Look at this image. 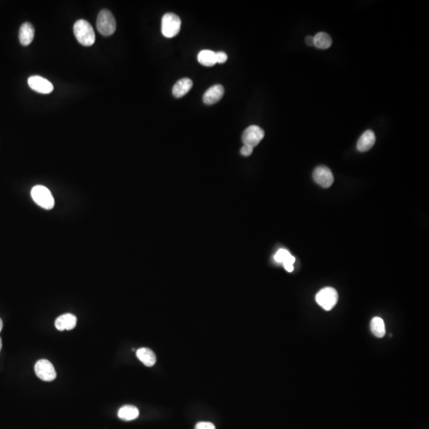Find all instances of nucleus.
Instances as JSON below:
<instances>
[{"label":"nucleus","instance_id":"9d476101","mask_svg":"<svg viewBox=\"0 0 429 429\" xmlns=\"http://www.w3.org/2000/svg\"><path fill=\"white\" fill-rule=\"evenodd\" d=\"M224 88L222 85H216L208 88L203 96V101L207 105H212L220 101L224 96Z\"/></svg>","mask_w":429,"mask_h":429},{"label":"nucleus","instance_id":"9b49d317","mask_svg":"<svg viewBox=\"0 0 429 429\" xmlns=\"http://www.w3.org/2000/svg\"><path fill=\"white\" fill-rule=\"evenodd\" d=\"M376 137L374 133L371 130H367L361 135L357 143V149L360 152L368 151L373 147L375 143Z\"/></svg>","mask_w":429,"mask_h":429},{"label":"nucleus","instance_id":"7ed1b4c3","mask_svg":"<svg viewBox=\"0 0 429 429\" xmlns=\"http://www.w3.org/2000/svg\"><path fill=\"white\" fill-rule=\"evenodd\" d=\"M31 197L37 205L44 209L50 210L55 205V201L50 189L43 185H36L31 190Z\"/></svg>","mask_w":429,"mask_h":429},{"label":"nucleus","instance_id":"5701e85b","mask_svg":"<svg viewBox=\"0 0 429 429\" xmlns=\"http://www.w3.org/2000/svg\"><path fill=\"white\" fill-rule=\"evenodd\" d=\"M253 149L254 148L251 147L249 145H244L242 147V149H241L240 153L242 155L248 157V156L251 155L253 153Z\"/></svg>","mask_w":429,"mask_h":429},{"label":"nucleus","instance_id":"1a4fd4ad","mask_svg":"<svg viewBox=\"0 0 429 429\" xmlns=\"http://www.w3.org/2000/svg\"><path fill=\"white\" fill-rule=\"evenodd\" d=\"M29 87L37 93L50 94L54 90V85L44 77L40 76H31L28 78Z\"/></svg>","mask_w":429,"mask_h":429},{"label":"nucleus","instance_id":"b1692460","mask_svg":"<svg viewBox=\"0 0 429 429\" xmlns=\"http://www.w3.org/2000/svg\"><path fill=\"white\" fill-rule=\"evenodd\" d=\"M305 42L307 43L308 46H314V37L312 36H308L305 38Z\"/></svg>","mask_w":429,"mask_h":429},{"label":"nucleus","instance_id":"a878e982","mask_svg":"<svg viewBox=\"0 0 429 429\" xmlns=\"http://www.w3.org/2000/svg\"><path fill=\"white\" fill-rule=\"evenodd\" d=\"M2 340H1V338H0V351H1V349H2Z\"/></svg>","mask_w":429,"mask_h":429},{"label":"nucleus","instance_id":"f8f14e48","mask_svg":"<svg viewBox=\"0 0 429 429\" xmlns=\"http://www.w3.org/2000/svg\"><path fill=\"white\" fill-rule=\"evenodd\" d=\"M34 27L31 23H25L20 27L19 29V42L23 46H29L33 42L34 37Z\"/></svg>","mask_w":429,"mask_h":429},{"label":"nucleus","instance_id":"f257e3e1","mask_svg":"<svg viewBox=\"0 0 429 429\" xmlns=\"http://www.w3.org/2000/svg\"><path fill=\"white\" fill-rule=\"evenodd\" d=\"M73 32L77 42L84 46H91L95 43V35L93 28L88 22L80 19L73 26Z\"/></svg>","mask_w":429,"mask_h":429},{"label":"nucleus","instance_id":"6ab92c4d","mask_svg":"<svg viewBox=\"0 0 429 429\" xmlns=\"http://www.w3.org/2000/svg\"><path fill=\"white\" fill-rule=\"evenodd\" d=\"M371 332L377 338H382L386 335V325L383 319L376 316L371 322Z\"/></svg>","mask_w":429,"mask_h":429},{"label":"nucleus","instance_id":"423d86ee","mask_svg":"<svg viewBox=\"0 0 429 429\" xmlns=\"http://www.w3.org/2000/svg\"><path fill=\"white\" fill-rule=\"evenodd\" d=\"M34 371L40 379L45 381H54L57 377L56 371L50 361L41 359L34 366Z\"/></svg>","mask_w":429,"mask_h":429},{"label":"nucleus","instance_id":"ddd939ff","mask_svg":"<svg viewBox=\"0 0 429 429\" xmlns=\"http://www.w3.org/2000/svg\"><path fill=\"white\" fill-rule=\"evenodd\" d=\"M77 319L76 315L66 313L57 318L55 326L58 331L72 330L77 325Z\"/></svg>","mask_w":429,"mask_h":429},{"label":"nucleus","instance_id":"39448f33","mask_svg":"<svg viewBox=\"0 0 429 429\" xmlns=\"http://www.w3.org/2000/svg\"><path fill=\"white\" fill-rule=\"evenodd\" d=\"M338 292L332 287L322 288L315 296V301L326 311L332 310L338 302Z\"/></svg>","mask_w":429,"mask_h":429},{"label":"nucleus","instance_id":"dca6fc26","mask_svg":"<svg viewBox=\"0 0 429 429\" xmlns=\"http://www.w3.org/2000/svg\"><path fill=\"white\" fill-rule=\"evenodd\" d=\"M197 59H198V61L203 66L212 67L217 64L216 63V52H214L212 50H202L198 54Z\"/></svg>","mask_w":429,"mask_h":429},{"label":"nucleus","instance_id":"6e6552de","mask_svg":"<svg viewBox=\"0 0 429 429\" xmlns=\"http://www.w3.org/2000/svg\"><path fill=\"white\" fill-rule=\"evenodd\" d=\"M313 179L319 186L328 189L332 186L334 182L332 172L327 166H318L313 172Z\"/></svg>","mask_w":429,"mask_h":429},{"label":"nucleus","instance_id":"f3484780","mask_svg":"<svg viewBox=\"0 0 429 429\" xmlns=\"http://www.w3.org/2000/svg\"><path fill=\"white\" fill-rule=\"evenodd\" d=\"M139 416V411L134 405H125L118 410V417L123 421H133L138 418Z\"/></svg>","mask_w":429,"mask_h":429},{"label":"nucleus","instance_id":"4468645a","mask_svg":"<svg viewBox=\"0 0 429 429\" xmlns=\"http://www.w3.org/2000/svg\"><path fill=\"white\" fill-rule=\"evenodd\" d=\"M193 81L189 78L179 80L172 87V95L174 97L181 98L186 95L193 87Z\"/></svg>","mask_w":429,"mask_h":429},{"label":"nucleus","instance_id":"4be33fe9","mask_svg":"<svg viewBox=\"0 0 429 429\" xmlns=\"http://www.w3.org/2000/svg\"><path fill=\"white\" fill-rule=\"evenodd\" d=\"M216 63L224 64L228 60V55L224 52H216Z\"/></svg>","mask_w":429,"mask_h":429},{"label":"nucleus","instance_id":"393cba45","mask_svg":"<svg viewBox=\"0 0 429 429\" xmlns=\"http://www.w3.org/2000/svg\"><path fill=\"white\" fill-rule=\"evenodd\" d=\"M2 327H3V323H2V319L0 318V332L2 331Z\"/></svg>","mask_w":429,"mask_h":429},{"label":"nucleus","instance_id":"20e7f679","mask_svg":"<svg viewBox=\"0 0 429 429\" xmlns=\"http://www.w3.org/2000/svg\"><path fill=\"white\" fill-rule=\"evenodd\" d=\"M181 27V20L178 15L167 13L162 19V33L164 37L172 38L178 34Z\"/></svg>","mask_w":429,"mask_h":429},{"label":"nucleus","instance_id":"a211bd4d","mask_svg":"<svg viewBox=\"0 0 429 429\" xmlns=\"http://www.w3.org/2000/svg\"><path fill=\"white\" fill-rule=\"evenodd\" d=\"M314 46L320 50H327L332 45V39L328 33L319 32L314 36Z\"/></svg>","mask_w":429,"mask_h":429},{"label":"nucleus","instance_id":"aec40b11","mask_svg":"<svg viewBox=\"0 0 429 429\" xmlns=\"http://www.w3.org/2000/svg\"><path fill=\"white\" fill-rule=\"evenodd\" d=\"M274 260L278 263H285L286 261H295V257L291 255L288 251L285 249H280L274 255Z\"/></svg>","mask_w":429,"mask_h":429},{"label":"nucleus","instance_id":"0eeeda50","mask_svg":"<svg viewBox=\"0 0 429 429\" xmlns=\"http://www.w3.org/2000/svg\"><path fill=\"white\" fill-rule=\"evenodd\" d=\"M264 136L265 133L261 127L256 125H252L245 130L242 136V140L244 145L254 148L259 144Z\"/></svg>","mask_w":429,"mask_h":429},{"label":"nucleus","instance_id":"2eb2a0df","mask_svg":"<svg viewBox=\"0 0 429 429\" xmlns=\"http://www.w3.org/2000/svg\"><path fill=\"white\" fill-rule=\"evenodd\" d=\"M138 359L141 361L142 363L146 367H153L156 363V355L153 350L149 348L139 349L136 352Z\"/></svg>","mask_w":429,"mask_h":429},{"label":"nucleus","instance_id":"f03ea898","mask_svg":"<svg viewBox=\"0 0 429 429\" xmlns=\"http://www.w3.org/2000/svg\"><path fill=\"white\" fill-rule=\"evenodd\" d=\"M96 27L98 31L100 32L102 35L111 36L115 32L116 21L110 11L104 9L99 13L96 20Z\"/></svg>","mask_w":429,"mask_h":429},{"label":"nucleus","instance_id":"412c9836","mask_svg":"<svg viewBox=\"0 0 429 429\" xmlns=\"http://www.w3.org/2000/svg\"><path fill=\"white\" fill-rule=\"evenodd\" d=\"M195 429H216V427L211 422H199L196 425Z\"/></svg>","mask_w":429,"mask_h":429}]
</instances>
